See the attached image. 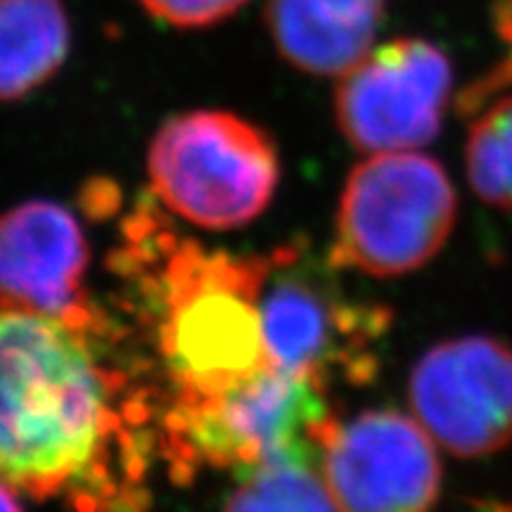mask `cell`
<instances>
[{
    "label": "cell",
    "instance_id": "cell-1",
    "mask_svg": "<svg viewBox=\"0 0 512 512\" xmlns=\"http://www.w3.org/2000/svg\"><path fill=\"white\" fill-rule=\"evenodd\" d=\"M107 332L0 297V482L76 512H143L145 403L102 358Z\"/></svg>",
    "mask_w": 512,
    "mask_h": 512
},
{
    "label": "cell",
    "instance_id": "cell-2",
    "mask_svg": "<svg viewBox=\"0 0 512 512\" xmlns=\"http://www.w3.org/2000/svg\"><path fill=\"white\" fill-rule=\"evenodd\" d=\"M124 266L152 311L171 396L214 394L271 366L261 287L264 256H233L176 238L147 211L126 230Z\"/></svg>",
    "mask_w": 512,
    "mask_h": 512
},
{
    "label": "cell",
    "instance_id": "cell-3",
    "mask_svg": "<svg viewBox=\"0 0 512 512\" xmlns=\"http://www.w3.org/2000/svg\"><path fill=\"white\" fill-rule=\"evenodd\" d=\"M325 392L271 363L221 392L171 396L159 448L174 475L216 467L242 477L268 465H313L337 422Z\"/></svg>",
    "mask_w": 512,
    "mask_h": 512
},
{
    "label": "cell",
    "instance_id": "cell-4",
    "mask_svg": "<svg viewBox=\"0 0 512 512\" xmlns=\"http://www.w3.org/2000/svg\"><path fill=\"white\" fill-rule=\"evenodd\" d=\"M266 259L261 320L268 361L330 389L366 384L380 370V347L392 316L384 306L344 290L330 264L304 245Z\"/></svg>",
    "mask_w": 512,
    "mask_h": 512
},
{
    "label": "cell",
    "instance_id": "cell-5",
    "mask_svg": "<svg viewBox=\"0 0 512 512\" xmlns=\"http://www.w3.org/2000/svg\"><path fill=\"white\" fill-rule=\"evenodd\" d=\"M147 176L166 209L192 226L240 228L273 200L280 159L271 136L230 112L169 119L147 155Z\"/></svg>",
    "mask_w": 512,
    "mask_h": 512
},
{
    "label": "cell",
    "instance_id": "cell-6",
    "mask_svg": "<svg viewBox=\"0 0 512 512\" xmlns=\"http://www.w3.org/2000/svg\"><path fill=\"white\" fill-rule=\"evenodd\" d=\"M456 207V190L432 157L377 152L344 185L332 264L375 278L418 271L446 245Z\"/></svg>",
    "mask_w": 512,
    "mask_h": 512
},
{
    "label": "cell",
    "instance_id": "cell-7",
    "mask_svg": "<svg viewBox=\"0 0 512 512\" xmlns=\"http://www.w3.org/2000/svg\"><path fill=\"white\" fill-rule=\"evenodd\" d=\"M451 64L422 38L373 48L339 76L335 110L344 138L363 152H408L439 136Z\"/></svg>",
    "mask_w": 512,
    "mask_h": 512
},
{
    "label": "cell",
    "instance_id": "cell-8",
    "mask_svg": "<svg viewBox=\"0 0 512 512\" xmlns=\"http://www.w3.org/2000/svg\"><path fill=\"white\" fill-rule=\"evenodd\" d=\"M320 470L339 512H430L441 460L430 432L399 411H366L335 422Z\"/></svg>",
    "mask_w": 512,
    "mask_h": 512
},
{
    "label": "cell",
    "instance_id": "cell-9",
    "mask_svg": "<svg viewBox=\"0 0 512 512\" xmlns=\"http://www.w3.org/2000/svg\"><path fill=\"white\" fill-rule=\"evenodd\" d=\"M408 394L420 425L453 456H489L512 441V349L494 337L437 344L413 368Z\"/></svg>",
    "mask_w": 512,
    "mask_h": 512
},
{
    "label": "cell",
    "instance_id": "cell-10",
    "mask_svg": "<svg viewBox=\"0 0 512 512\" xmlns=\"http://www.w3.org/2000/svg\"><path fill=\"white\" fill-rule=\"evenodd\" d=\"M91 249L62 204L36 200L0 214V297L86 330L110 323L86 290Z\"/></svg>",
    "mask_w": 512,
    "mask_h": 512
},
{
    "label": "cell",
    "instance_id": "cell-11",
    "mask_svg": "<svg viewBox=\"0 0 512 512\" xmlns=\"http://www.w3.org/2000/svg\"><path fill=\"white\" fill-rule=\"evenodd\" d=\"M387 0H268L278 53L299 72L342 76L375 48Z\"/></svg>",
    "mask_w": 512,
    "mask_h": 512
},
{
    "label": "cell",
    "instance_id": "cell-12",
    "mask_svg": "<svg viewBox=\"0 0 512 512\" xmlns=\"http://www.w3.org/2000/svg\"><path fill=\"white\" fill-rule=\"evenodd\" d=\"M69 38L62 0H0V102L27 98L53 79Z\"/></svg>",
    "mask_w": 512,
    "mask_h": 512
},
{
    "label": "cell",
    "instance_id": "cell-13",
    "mask_svg": "<svg viewBox=\"0 0 512 512\" xmlns=\"http://www.w3.org/2000/svg\"><path fill=\"white\" fill-rule=\"evenodd\" d=\"M223 512H339L313 465H268L242 475Z\"/></svg>",
    "mask_w": 512,
    "mask_h": 512
},
{
    "label": "cell",
    "instance_id": "cell-14",
    "mask_svg": "<svg viewBox=\"0 0 512 512\" xmlns=\"http://www.w3.org/2000/svg\"><path fill=\"white\" fill-rule=\"evenodd\" d=\"M467 178L484 202L512 211V95L491 102L470 128Z\"/></svg>",
    "mask_w": 512,
    "mask_h": 512
},
{
    "label": "cell",
    "instance_id": "cell-15",
    "mask_svg": "<svg viewBox=\"0 0 512 512\" xmlns=\"http://www.w3.org/2000/svg\"><path fill=\"white\" fill-rule=\"evenodd\" d=\"M152 17L171 27L202 29L235 15L247 0H138Z\"/></svg>",
    "mask_w": 512,
    "mask_h": 512
},
{
    "label": "cell",
    "instance_id": "cell-16",
    "mask_svg": "<svg viewBox=\"0 0 512 512\" xmlns=\"http://www.w3.org/2000/svg\"><path fill=\"white\" fill-rule=\"evenodd\" d=\"M0 512H24L17 501V491L0 482Z\"/></svg>",
    "mask_w": 512,
    "mask_h": 512
}]
</instances>
